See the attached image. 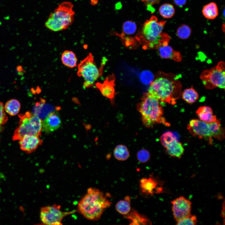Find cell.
Returning <instances> with one entry per match:
<instances>
[{
	"mask_svg": "<svg viewBox=\"0 0 225 225\" xmlns=\"http://www.w3.org/2000/svg\"><path fill=\"white\" fill-rule=\"evenodd\" d=\"M179 78L171 73L160 72L151 83L148 93L161 102L174 105L182 93Z\"/></svg>",
	"mask_w": 225,
	"mask_h": 225,
	"instance_id": "obj_1",
	"label": "cell"
},
{
	"mask_svg": "<svg viewBox=\"0 0 225 225\" xmlns=\"http://www.w3.org/2000/svg\"><path fill=\"white\" fill-rule=\"evenodd\" d=\"M109 196L108 193L105 195L97 188H89L79 202L78 210L88 220H98L105 210L111 205L112 202L108 198Z\"/></svg>",
	"mask_w": 225,
	"mask_h": 225,
	"instance_id": "obj_2",
	"label": "cell"
},
{
	"mask_svg": "<svg viewBox=\"0 0 225 225\" xmlns=\"http://www.w3.org/2000/svg\"><path fill=\"white\" fill-rule=\"evenodd\" d=\"M166 21H158L157 18L152 16L147 20L139 30L136 38L145 49H156L158 47L168 44L170 37L162 33Z\"/></svg>",
	"mask_w": 225,
	"mask_h": 225,
	"instance_id": "obj_3",
	"label": "cell"
},
{
	"mask_svg": "<svg viewBox=\"0 0 225 225\" xmlns=\"http://www.w3.org/2000/svg\"><path fill=\"white\" fill-rule=\"evenodd\" d=\"M161 102L148 93H145L137 105L138 110L140 113L143 125L151 128L157 124L162 123L169 126L163 116L164 111Z\"/></svg>",
	"mask_w": 225,
	"mask_h": 225,
	"instance_id": "obj_4",
	"label": "cell"
},
{
	"mask_svg": "<svg viewBox=\"0 0 225 225\" xmlns=\"http://www.w3.org/2000/svg\"><path fill=\"white\" fill-rule=\"evenodd\" d=\"M73 7L70 2L61 3L49 15L45 22V27L53 32L67 28L74 21L75 12Z\"/></svg>",
	"mask_w": 225,
	"mask_h": 225,
	"instance_id": "obj_5",
	"label": "cell"
},
{
	"mask_svg": "<svg viewBox=\"0 0 225 225\" xmlns=\"http://www.w3.org/2000/svg\"><path fill=\"white\" fill-rule=\"evenodd\" d=\"M18 117V126L14 132L13 140H18L26 135H41L42 121L39 118L29 111L19 114Z\"/></svg>",
	"mask_w": 225,
	"mask_h": 225,
	"instance_id": "obj_6",
	"label": "cell"
},
{
	"mask_svg": "<svg viewBox=\"0 0 225 225\" xmlns=\"http://www.w3.org/2000/svg\"><path fill=\"white\" fill-rule=\"evenodd\" d=\"M78 68L77 75L84 79L83 86L85 88L92 87L102 73V69L98 68L91 53L80 62Z\"/></svg>",
	"mask_w": 225,
	"mask_h": 225,
	"instance_id": "obj_7",
	"label": "cell"
},
{
	"mask_svg": "<svg viewBox=\"0 0 225 225\" xmlns=\"http://www.w3.org/2000/svg\"><path fill=\"white\" fill-rule=\"evenodd\" d=\"M225 63L220 61L214 67L204 70L200 75V78L205 87L212 89L216 87L225 89Z\"/></svg>",
	"mask_w": 225,
	"mask_h": 225,
	"instance_id": "obj_8",
	"label": "cell"
},
{
	"mask_svg": "<svg viewBox=\"0 0 225 225\" xmlns=\"http://www.w3.org/2000/svg\"><path fill=\"white\" fill-rule=\"evenodd\" d=\"M60 205L54 204L41 208L40 211V219L44 224L48 225H62L63 219L67 215L73 214L75 210L71 211L63 212L61 209Z\"/></svg>",
	"mask_w": 225,
	"mask_h": 225,
	"instance_id": "obj_9",
	"label": "cell"
},
{
	"mask_svg": "<svg viewBox=\"0 0 225 225\" xmlns=\"http://www.w3.org/2000/svg\"><path fill=\"white\" fill-rule=\"evenodd\" d=\"M160 140L171 156L180 158L183 155L184 151L183 147L172 133L168 131L163 133L161 136Z\"/></svg>",
	"mask_w": 225,
	"mask_h": 225,
	"instance_id": "obj_10",
	"label": "cell"
},
{
	"mask_svg": "<svg viewBox=\"0 0 225 225\" xmlns=\"http://www.w3.org/2000/svg\"><path fill=\"white\" fill-rule=\"evenodd\" d=\"M187 128L192 136L204 139L208 141L210 144L212 143L213 135L208 123L199 119H192L190 121Z\"/></svg>",
	"mask_w": 225,
	"mask_h": 225,
	"instance_id": "obj_11",
	"label": "cell"
},
{
	"mask_svg": "<svg viewBox=\"0 0 225 225\" xmlns=\"http://www.w3.org/2000/svg\"><path fill=\"white\" fill-rule=\"evenodd\" d=\"M174 218L177 222L191 214L192 203L183 196L171 202Z\"/></svg>",
	"mask_w": 225,
	"mask_h": 225,
	"instance_id": "obj_12",
	"label": "cell"
},
{
	"mask_svg": "<svg viewBox=\"0 0 225 225\" xmlns=\"http://www.w3.org/2000/svg\"><path fill=\"white\" fill-rule=\"evenodd\" d=\"M162 184L155 178L152 174L148 178H143L140 180V188L141 192L146 196L153 195L163 191Z\"/></svg>",
	"mask_w": 225,
	"mask_h": 225,
	"instance_id": "obj_13",
	"label": "cell"
},
{
	"mask_svg": "<svg viewBox=\"0 0 225 225\" xmlns=\"http://www.w3.org/2000/svg\"><path fill=\"white\" fill-rule=\"evenodd\" d=\"M18 140L20 149L28 154L35 151L42 143L39 136L36 135H26Z\"/></svg>",
	"mask_w": 225,
	"mask_h": 225,
	"instance_id": "obj_14",
	"label": "cell"
},
{
	"mask_svg": "<svg viewBox=\"0 0 225 225\" xmlns=\"http://www.w3.org/2000/svg\"><path fill=\"white\" fill-rule=\"evenodd\" d=\"M115 77L113 74L107 77L102 83L96 84V86L104 96L112 100L115 95Z\"/></svg>",
	"mask_w": 225,
	"mask_h": 225,
	"instance_id": "obj_15",
	"label": "cell"
},
{
	"mask_svg": "<svg viewBox=\"0 0 225 225\" xmlns=\"http://www.w3.org/2000/svg\"><path fill=\"white\" fill-rule=\"evenodd\" d=\"M59 108L47 103L45 99L40 98L33 107L32 113L42 121L50 113L58 110Z\"/></svg>",
	"mask_w": 225,
	"mask_h": 225,
	"instance_id": "obj_16",
	"label": "cell"
},
{
	"mask_svg": "<svg viewBox=\"0 0 225 225\" xmlns=\"http://www.w3.org/2000/svg\"><path fill=\"white\" fill-rule=\"evenodd\" d=\"M61 124L59 115L55 111L50 113L42 120V130L46 133H50L58 129Z\"/></svg>",
	"mask_w": 225,
	"mask_h": 225,
	"instance_id": "obj_17",
	"label": "cell"
},
{
	"mask_svg": "<svg viewBox=\"0 0 225 225\" xmlns=\"http://www.w3.org/2000/svg\"><path fill=\"white\" fill-rule=\"evenodd\" d=\"M156 49L160 56L162 58L170 59L176 62H180L182 60L181 53L174 50L168 44L160 46Z\"/></svg>",
	"mask_w": 225,
	"mask_h": 225,
	"instance_id": "obj_18",
	"label": "cell"
},
{
	"mask_svg": "<svg viewBox=\"0 0 225 225\" xmlns=\"http://www.w3.org/2000/svg\"><path fill=\"white\" fill-rule=\"evenodd\" d=\"M199 119L208 123L213 122L217 120L216 115L213 114L212 108L207 106L199 107L196 111Z\"/></svg>",
	"mask_w": 225,
	"mask_h": 225,
	"instance_id": "obj_19",
	"label": "cell"
},
{
	"mask_svg": "<svg viewBox=\"0 0 225 225\" xmlns=\"http://www.w3.org/2000/svg\"><path fill=\"white\" fill-rule=\"evenodd\" d=\"M124 216L130 222L131 225L151 224V222L147 217L139 213L133 209H131L130 212Z\"/></svg>",
	"mask_w": 225,
	"mask_h": 225,
	"instance_id": "obj_20",
	"label": "cell"
},
{
	"mask_svg": "<svg viewBox=\"0 0 225 225\" xmlns=\"http://www.w3.org/2000/svg\"><path fill=\"white\" fill-rule=\"evenodd\" d=\"M61 60L62 64L68 68H73L77 66V57L75 54L71 51H64L62 54Z\"/></svg>",
	"mask_w": 225,
	"mask_h": 225,
	"instance_id": "obj_21",
	"label": "cell"
},
{
	"mask_svg": "<svg viewBox=\"0 0 225 225\" xmlns=\"http://www.w3.org/2000/svg\"><path fill=\"white\" fill-rule=\"evenodd\" d=\"M202 12L204 17L209 19H214L218 14L217 5L216 3L213 2L205 5Z\"/></svg>",
	"mask_w": 225,
	"mask_h": 225,
	"instance_id": "obj_22",
	"label": "cell"
},
{
	"mask_svg": "<svg viewBox=\"0 0 225 225\" xmlns=\"http://www.w3.org/2000/svg\"><path fill=\"white\" fill-rule=\"evenodd\" d=\"M6 112L9 115L14 116L19 112L21 104L20 102L15 99H12L8 100L4 106Z\"/></svg>",
	"mask_w": 225,
	"mask_h": 225,
	"instance_id": "obj_23",
	"label": "cell"
},
{
	"mask_svg": "<svg viewBox=\"0 0 225 225\" xmlns=\"http://www.w3.org/2000/svg\"><path fill=\"white\" fill-rule=\"evenodd\" d=\"M213 135V137L219 140H222L224 138V130L221 127L219 119L213 122L208 123Z\"/></svg>",
	"mask_w": 225,
	"mask_h": 225,
	"instance_id": "obj_24",
	"label": "cell"
},
{
	"mask_svg": "<svg viewBox=\"0 0 225 225\" xmlns=\"http://www.w3.org/2000/svg\"><path fill=\"white\" fill-rule=\"evenodd\" d=\"M181 96L182 99L189 104L195 102L199 98L198 92L192 87L185 89L182 92Z\"/></svg>",
	"mask_w": 225,
	"mask_h": 225,
	"instance_id": "obj_25",
	"label": "cell"
},
{
	"mask_svg": "<svg viewBox=\"0 0 225 225\" xmlns=\"http://www.w3.org/2000/svg\"><path fill=\"white\" fill-rule=\"evenodd\" d=\"M130 201V198L128 196L124 200L119 201L115 206L116 211L124 216L127 215L131 210Z\"/></svg>",
	"mask_w": 225,
	"mask_h": 225,
	"instance_id": "obj_26",
	"label": "cell"
},
{
	"mask_svg": "<svg viewBox=\"0 0 225 225\" xmlns=\"http://www.w3.org/2000/svg\"><path fill=\"white\" fill-rule=\"evenodd\" d=\"M113 154L117 160L121 161L126 160L130 155L127 148L122 144L118 145L116 147L113 151Z\"/></svg>",
	"mask_w": 225,
	"mask_h": 225,
	"instance_id": "obj_27",
	"label": "cell"
},
{
	"mask_svg": "<svg viewBox=\"0 0 225 225\" xmlns=\"http://www.w3.org/2000/svg\"><path fill=\"white\" fill-rule=\"evenodd\" d=\"M159 11L160 15L166 18H172L175 13L174 6L168 3H165L161 5L159 8Z\"/></svg>",
	"mask_w": 225,
	"mask_h": 225,
	"instance_id": "obj_28",
	"label": "cell"
},
{
	"mask_svg": "<svg viewBox=\"0 0 225 225\" xmlns=\"http://www.w3.org/2000/svg\"><path fill=\"white\" fill-rule=\"evenodd\" d=\"M191 28L188 25L183 24L179 26L176 31V34L181 39H186L191 36L192 33Z\"/></svg>",
	"mask_w": 225,
	"mask_h": 225,
	"instance_id": "obj_29",
	"label": "cell"
},
{
	"mask_svg": "<svg viewBox=\"0 0 225 225\" xmlns=\"http://www.w3.org/2000/svg\"><path fill=\"white\" fill-rule=\"evenodd\" d=\"M137 29L136 23L131 21H128L124 22L122 25L123 32L128 35L133 34Z\"/></svg>",
	"mask_w": 225,
	"mask_h": 225,
	"instance_id": "obj_30",
	"label": "cell"
},
{
	"mask_svg": "<svg viewBox=\"0 0 225 225\" xmlns=\"http://www.w3.org/2000/svg\"><path fill=\"white\" fill-rule=\"evenodd\" d=\"M137 157L138 160L139 162L145 163L149 160L150 158V153L147 149H141L138 152Z\"/></svg>",
	"mask_w": 225,
	"mask_h": 225,
	"instance_id": "obj_31",
	"label": "cell"
},
{
	"mask_svg": "<svg viewBox=\"0 0 225 225\" xmlns=\"http://www.w3.org/2000/svg\"><path fill=\"white\" fill-rule=\"evenodd\" d=\"M197 219L195 215L190 214L188 216L177 222L178 225H195L197 222Z\"/></svg>",
	"mask_w": 225,
	"mask_h": 225,
	"instance_id": "obj_32",
	"label": "cell"
},
{
	"mask_svg": "<svg viewBox=\"0 0 225 225\" xmlns=\"http://www.w3.org/2000/svg\"><path fill=\"white\" fill-rule=\"evenodd\" d=\"M8 120V117L5 111L3 103L0 101V132L3 129V126Z\"/></svg>",
	"mask_w": 225,
	"mask_h": 225,
	"instance_id": "obj_33",
	"label": "cell"
},
{
	"mask_svg": "<svg viewBox=\"0 0 225 225\" xmlns=\"http://www.w3.org/2000/svg\"><path fill=\"white\" fill-rule=\"evenodd\" d=\"M140 78L143 82L147 84L151 83L153 78L152 74L148 71L143 72L141 74Z\"/></svg>",
	"mask_w": 225,
	"mask_h": 225,
	"instance_id": "obj_34",
	"label": "cell"
},
{
	"mask_svg": "<svg viewBox=\"0 0 225 225\" xmlns=\"http://www.w3.org/2000/svg\"><path fill=\"white\" fill-rule=\"evenodd\" d=\"M143 2L147 6L148 9L152 11V6L158 3L161 0H140Z\"/></svg>",
	"mask_w": 225,
	"mask_h": 225,
	"instance_id": "obj_35",
	"label": "cell"
},
{
	"mask_svg": "<svg viewBox=\"0 0 225 225\" xmlns=\"http://www.w3.org/2000/svg\"><path fill=\"white\" fill-rule=\"evenodd\" d=\"M187 0H173L174 3L177 6L182 7L187 2Z\"/></svg>",
	"mask_w": 225,
	"mask_h": 225,
	"instance_id": "obj_36",
	"label": "cell"
},
{
	"mask_svg": "<svg viewBox=\"0 0 225 225\" xmlns=\"http://www.w3.org/2000/svg\"><path fill=\"white\" fill-rule=\"evenodd\" d=\"M17 70L18 72H19L18 73L20 74V75L21 74H22L24 71L22 67L20 66H18L17 68Z\"/></svg>",
	"mask_w": 225,
	"mask_h": 225,
	"instance_id": "obj_37",
	"label": "cell"
}]
</instances>
